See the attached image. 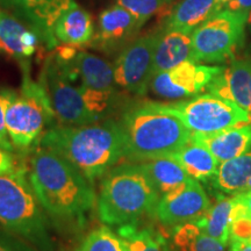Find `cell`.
<instances>
[{"label":"cell","mask_w":251,"mask_h":251,"mask_svg":"<svg viewBox=\"0 0 251 251\" xmlns=\"http://www.w3.org/2000/svg\"><path fill=\"white\" fill-rule=\"evenodd\" d=\"M24 80L21 90L12 91L5 125L8 140L14 148L28 149L42 136L47 121L55 119L50 100L42 83L29 78L28 63L23 65Z\"/></svg>","instance_id":"8992f818"},{"label":"cell","mask_w":251,"mask_h":251,"mask_svg":"<svg viewBox=\"0 0 251 251\" xmlns=\"http://www.w3.org/2000/svg\"><path fill=\"white\" fill-rule=\"evenodd\" d=\"M12 151L0 148V176L8 175L15 171L14 157Z\"/></svg>","instance_id":"1f68e13d"},{"label":"cell","mask_w":251,"mask_h":251,"mask_svg":"<svg viewBox=\"0 0 251 251\" xmlns=\"http://www.w3.org/2000/svg\"><path fill=\"white\" fill-rule=\"evenodd\" d=\"M117 2L144 25L153 14L168 7L171 0H117Z\"/></svg>","instance_id":"f1b7e54d"},{"label":"cell","mask_w":251,"mask_h":251,"mask_svg":"<svg viewBox=\"0 0 251 251\" xmlns=\"http://www.w3.org/2000/svg\"><path fill=\"white\" fill-rule=\"evenodd\" d=\"M209 94L229 100L251 117V62L233 59L207 86Z\"/></svg>","instance_id":"2e32d148"},{"label":"cell","mask_w":251,"mask_h":251,"mask_svg":"<svg viewBox=\"0 0 251 251\" xmlns=\"http://www.w3.org/2000/svg\"><path fill=\"white\" fill-rule=\"evenodd\" d=\"M12 91L13 90H0V136L4 139L8 140L7 131H6L5 125V117H6V109L11 98Z\"/></svg>","instance_id":"4dcf8cb0"},{"label":"cell","mask_w":251,"mask_h":251,"mask_svg":"<svg viewBox=\"0 0 251 251\" xmlns=\"http://www.w3.org/2000/svg\"><path fill=\"white\" fill-rule=\"evenodd\" d=\"M234 198L236 200V202L244 207L251 214V191H244V192L236 193L234 194Z\"/></svg>","instance_id":"836d02e7"},{"label":"cell","mask_w":251,"mask_h":251,"mask_svg":"<svg viewBox=\"0 0 251 251\" xmlns=\"http://www.w3.org/2000/svg\"><path fill=\"white\" fill-rule=\"evenodd\" d=\"M172 157L184 169L191 178L198 181H206L215 177L220 162L202 144L191 140Z\"/></svg>","instance_id":"7402d4cb"},{"label":"cell","mask_w":251,"mask_h":251,"mask_svg":"<svg viewBox=\"0 0 251 251\" xmlns=\"http://www.w3.org/2000/svg\"><path fill=\"white\" fill-rule=\"evenodd\" d=\"M244 191H251V177L249 178V180H248V183L246 185V187H244L243 192H244Z\"/></svg>","instance_id":"ab89813d"},{"label":"cell","mask_w":251,"mask_h":251,"mask_svg":"<svg viewBox=\"0 0 251 251\" xmlns=\"http://www.w3.org/2000/svg\"><path fill=\"white\" fill-rule=\"evenodd\" d=\"M126 158L144 162L169 157L192 140V131L185 126L172 105L153 101L137 102L122 114Z\"/></svg>","instance_id":"3957f363"},{"label":"cell","mask_w":251,"mask_h":251,"mask_svg":"<svg viewBox=\"0 0 251 251\" xmlns=\"http://www.w3.org/2000/svg\"><path fill=\"white\" fill-rule=\"evenodd\" d=\"M234 208V196H219L215 202L212 203L208 211L206 212V214L196 222L203 233L228 247L229 240H230V225Z\"/></svg>","instance_id":"cb8c5ba5"},{"label":"cell","mask_w":251,"mask_h":251,"mask_svg":"<svg viewBox=\"0 0 251 251\" xmlns=\"http://www.w3.org/2000/svg\"><path fill=\"white\" fill-rule=\"evenodd\" d=\"M63 65L78 86L87 107L101 121L107 118L118 103V85L114 78L113 64L106 59L86 51H77L70 58H59Z\"/></svg>","instance_id":"52a82bcc"},{"label":"cell","mask_w":251,"mask_h":251,"mask_svg":"<svg viewBox=\"0 0 251 251\" xmlns=\"http://www.w3.org/2000/svg\"><path fill=\"white\" fill-rule=\"evenodd\" d=\"M40 39L34 30L0 7V54L26 64L36 51Z\"/></svg>","instance_id":"e0dca14e"},{"label":"cell","mask_w":251,"mask_h":251,"mask_svg":"<svg viewBox=\"0 0 251 251\" xmlns=\"http://www.w3.org/2000/svg\"><path fill=\"white\" fill-rule=\"evenodd\" d=\"M225 9L249 14L251 12V0H231Z\"/></svg>","instance_id":"d6a6232c"},{"label":"cell","mask_w":251,"mask_h":251,"mask_svg":"<svg viewBox=\"0 0 251 251\" xmlns=\"http://www.w3.org/2000/svg\"><path fill=\"white\" fill-rule=\"evenodd\" d=\"M229 251H251L250 241L229 240Z\"/></svg>","instance_id":"e575fe53"},{"label":"cell","mask_w":251,"mask_h":251,"mask_svg":"<svg viewBox=\"0 0 251 251\" xmlns=\"http://www.w3.org/2000/svg\"><path fill=\"white\" fill-rule=\"evenodd\" d=\"M222 69L224 67H211L186 61L170 70L155 75L150 83V89L157 96L166 99L198 96L207 89Z\"/></svg>","instance_id":"4fadbf2b"},{"label":"cell","mask_w":251,"mask_h":251,"mask_svg":"<svg viewBox=\"0 0 251 251\" xmlns=\"http://www.w3.org/2000/svg\"><path fill=\"white\" fill-rule=\"evenodd\" d=\"M0 226L40 250H52L45 214L24 171L0 176Z\"/></svg>","instance_id":"5b68a950"},{"label":"cell","mask_w":251,"mask_h":251,"mask_svg":"<svg viewBox=\"0 0 251 251\" xmlns=\"http://www.w3.org/2000/svg\"><path fill=\"white\" fill-rule=\"evenodd\" d=\"M0 148L8 150V151H13L14 147H13V144L11 143V141L7 140V139H4V137L0 136Z\"/></svg>","instance_id":"8d00e7d4"},{"label":"cell","mask_w":251,"mask_h":251,"mask_svg":"<svg viewBox=\"0 0 251 251\" xmlns=\"http://www.w3.org/2000/svg\"><path fill=\"white\" fill-rule=\"evenodd\" d=\"M124 251H169L168 237L151 228H139L136 224L118 229Z\"/></svg>","instance_id":"4316f807"},{"label":"cell","mask_w":251,"mask_h":251,"mask_svg":"<svg viewBox=\"0 0 251 251\" xmlns=\"http://www.w3.org/2000/svg\"><path fill=\"white\" fill-rule=\"evenodd\" d=\"M74 4V0H0V7L35 31L49 49L58 43L54 34L56 21Z\"/></svg>","instance_id":"5bb4252c"},{"label":"cell","mask_w":251,"mask_h":251,"mask_svg":"<svg viewBox=\"0 0 251 251\" xmlns=\"http://www.w3.org/2000/svg\"><path fill=\"white\" fill-rule=\"evenodd\" d=\"M159 197L171 192L190 179V176L172 157H159L139 163Z\"/></svg>","instance_id":"603a6c76"},{"label":"cell","mask_w":251,"mask_h":251,"mask_svg":"<svg viewBox=\"0 0 251 251\" xmlns=\"http://www.w3.org/2000/svg\"><path fill=\"white\" fill-rule=\"evenodd\" d=\"M224 11L218 0H183L176 5L163 25V29L192 34L208 19Z\"/></svg>","instance_id":"ffe728a7"},{"label":"cell","mask_w":251,"mask_h":251,"mask_svg":"<svg viewBox=\"0 0 251 251\" xmlns=\"http://www.w3.org/2000/svg\"><path fill=\"white\" fill-rule=\"evenodd\" d=\"M218 1H219V4L221 5V7L225 9L226 6H227V5L229 4V2L231 1V0H218Z\"/></svg>","instance_id":"f35d334b"},{"label":"cell","mask_w":251,"mask_h":251,"mask_svg":"<svg viewBox=\"0 0 251 251\" xmlns=\"http://www.w3.org/2000/svg\"><path fill=\"white\" fill-rule=\"evenodd\" d=\"M75 251H124L120 237L108 227H99L87 235Z\"/></svg>","instance_id":"83f0119b"},{"label":"cell","mask_w":251,"mask_h":251,"mask_svg":"<svg viewBox=\"0 0 251 251\" xmlns=\"http://www.w3.org/2000/svg\"><path fill=\"white\" fill-rule=\"evenodd\" d=\"M158 31L137 37L119 52L113 68L118 87L143 96L153 77V51Z\"/></svg>","instance_id":"8fae6325"},{"label":"cell","mask_w":251,"mask_h":251,"mask_svg":"<svg viewBox=\"0 0 251 251\" xmlns=\"http://www.w3.org/2000/svg\"><path fill=\"white\" fill-rule=\"evenodd\" d=\"M41 83L48 94L59 126H84L99 122L87 107L79 86L55 57L46 62Z\"/></svg>","instance_id":"30bf717a"},{"label":"cell","mask_w":251,"mask_h":251,"mask_svg":"<svg viewBox=\"0 0 251 251\" xmlns=\"http://www.w3.org/2000/svg\"><path fill=\"white\" fill-rule=\"evenodd\" d=\"M0 251H15V250L11 246H9V244L0 240Z\"/></svg>","instance_id":"74e56055"},{"label":"cell","mask_w":251,"mask_h":251,"mask_svg":"<svg viewBox=\"0 0 251 251\" xmlns=\"http://www.w3.org/2000/svg\"><path fill=\"white\" fill-rule=\"evenodd\" d=\"M192 140L205 146L220 163L229 161L251 150V122L212 135H192Z\"/></svg>","instance_id":"ac0fdd59"},{"label":"cell","mask_w":251,"mask_h":251,"mask_svg":"<svg viewBox=\"0 0 251 251\" xmlns=\"http://www.w3.org/2000/svg\"><path fill=\"white\" fill-rule=\"evenodd\" d=\"M142 26L139 19L117 4L100 14L98 29L89 46L103 54H117L136 39Z\"/></svg>","instance_id":"9a60e30c"},{"label":"cell","mask_w":251,"mask_h":251,"mask_svg":"<svg viewBox=\"0 0 251 251\" xmlns=\"http://www.w3.org/2000/svg\"><path fill=\"white\" fill-rule=\"evenodd\" d=\"M169 251H227V246L203 233L197 222L171 228Z\"/></svg>","instance_id":"d4e9b609"},{"label":"cell","mask_w":251,"mask_h":251,"mask_svg":"<svg viewBox=\"0 0 251 251\" xmlns=\"http://www.w3.org/2000/svg\"><path fill=\"white\" fill-rule=\"evenodd\" d=\"M230 240L251 242V214L244 207L236 202V200H235V208L230 225Z\"/></svg>","instance_id":"f546056e"},{"label":"cell","mask_w":251,"mask_h":251,"mask_svg":"<svg viewBox=\"0 0 251 251\" xmlns=\"http://www.w3.org/2000/svg\"><path fill=\"white\" fill-rule=\"evenodd\" d=\"M171 105L193 135H212L251 122L250 115L236 103L209 93Z\"/></svg>","instance_id":"9c48e42d"},{"label":"cell","mask_w":251,"mask_h":251,"mask_svg":"<svg viewBox=\"0 0 251 251\" xmlns=\"http://www.w3.org/2000/svg\"><path fill=\"white\" fill-rule=\"evenodd\" d=\"M28 179L41 207L59 221L81 222L96 203L91 181L54 150L40 147L33 153Z\"/></svg>","instance_id":"6da1fadb"},{"label":"cell","mask_w":251,"mask_h":251,"mask_svg":"<svg viewBox=\"0 0 251 251\" xmlns=\"http://www.w3.org/2000/svg\"><path fill=\"white\" fill-rule=\"evenodd\" d=\"M158 192L140 164L114 166L103 176L98 197V214L106 226L136 224L155 215Z\"/></svg>","instance_id":"277c9868"},{"label":"cell","mask_w":251,"mask_h":251,"mask_svg":"<svg viewBox=\"0 0 251 251\" xmlns=\"http://www.w3.org/2000/svg\"><path fill=\"white\" fill-rule=\"evenodd\" d=\"M246 42H248V48L251 49V12L248 14V18H247Z\"/></svg>","instance_id":"d590c367"},{"label":"cell","mask_w":251,"mask_h":251,"mask_svg":"<svg viewBox=\"0 0 251 251\" xmlns=\"http://www.w3.org/2000/svg\"><path fill=\"white\" fill-rule=\"evenodd\" d=\"M251 177V150L233 159L220 163L214 177V185L224 193L243 192Z\"/></svg>","instance_id":"484cf974"},{"label":"cell","mask_w":251,"mask_h":251,"mask_svg":"<svg viewBox=\"0 0 251 251\" xmlns=\"http://www.w3.org/2000/svg\"><path fill=\"white\" fill-rule=\"evenodd\" d=\"M40 147L59 153L90 181L105 176L127 152L122 125L112 119L84 126H56L41 136Z\"/></svg>","instance_id":"7a4b0ae2"},{"label":"cell","mask_w":251,"mask_h":251,"mask_svg":"<svg viewBox=\"0 0 251 251\" xmlns=\"http://www.w3.org/2000/svg\"><path fill=\"white\" fill-rule=\"evenodd\" d=\"M186 61H192V34L163 28L158 30L153 51V76Z\"/></svg>","instance_id":"d6986e66"},{"label":"cell","mask_w":251,"mask_h":251,"mask_svg":"<svg viewBox=\"0 0 251 251\" xmlns=\"http://www.w3.org/2000/svg\"><path fill=\"white\" fill-rule=\"evenodd\" d=\"M54 34L57 41L68 46L89 45L94 36V26L91 15L76 2L56 21Z\"/></svg>","instance_id":"44dd1931"},{"label":"cell","mask_w":251,"mask_h":251,"mask_svg":"<svg viewBox=\"0 0 251 251\" xmlns=\"http://www.w3.org/2000/svg\"><path fill=\"white\" fill-rule=\"evenodd\" d=\"M247 13L224 9L192 33V61L224 63L233 61L246 45Z\"/></svg>","instance_id":"ba28073f"},{"label":"cell","mask_w":251,"mask_h":251,"mask_svg":"<svg viewBox=\"0 0 251 251\" xmlns=\"http://www.w3.org/2000/svg\"><path fill=\"white\" fill-rule=\"evenodd\" d=\"M211 205L199 181L190 178L181 186L161 197L155 216L162 226L175 228L201 219Z\"/></svg>","instance_id":"7c38bea8"}]
</instances>
